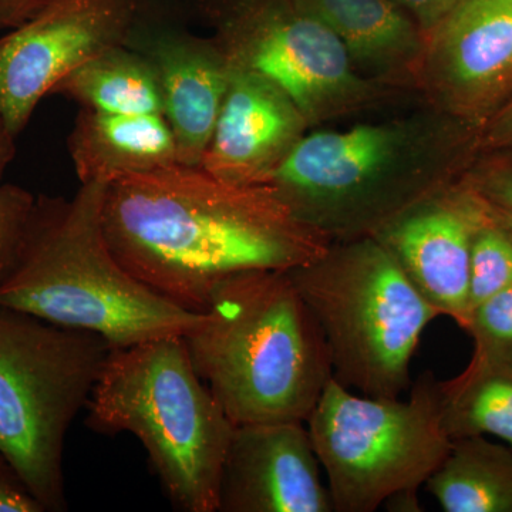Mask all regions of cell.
Returning a JSON list of instances; mask_svg holds the SVG:
<instances>
[{"label":"cell","instance_id":"obj_12","mask_svg":"<svg viewBox=\"0 0 512 512\" xmlns=\"http://www.w3.org/2000/svg\"><path fill=\"white\" fill-rule=\"evenodd\" d=\"M493 207L463 177L397 215L373 235L440 316L463 326L471 247Z\"/></svg>","mask_w":512,"mask_h":512},{"label":"cell","instance_id":"obj_24","mask_svg":"<svg viewBox=\"0 0 512 512\" xmlns=\"http://www.w3.org/2000/svg\"><path fill=\"white\" fill-rule=\"evenodd\" d=\"M463 178L491 207L512 214V146L481 150Z\"/></svg>","mask_w":512,"mask_h":512},{"label":"cell","instance_id":"obj_20","mask_svg":"<svg viewBox=\"0 0 512 512\" xmlns=\"http://www.w3.org/2000/svg\"><path fill=\"white\" fill-rule=\"evenodd\" d=\"M440 389L451 440L494 436L512 448V366L473 357L460 375L440 380Z\"/></svg>","mask_w":512,"mask_h":512},{"label":"cell","instance_id":"obj_7","mask_svg":"<svg viewBox=\"0 0 512 512\" xmlns=\"http://www.w3.org/2000/svg\"><path fill=\"white\" fill-rule=\"evenodd\" d=\"M111 345L0 308V457L45 511L67 510L63 453Z\"/></svg>","mask_w":512,"mask_h":512},{"label":"cell","instance_id":"obj_29","mask_svg":"<svg viewBox=\"0 0 512 512\" xmlns=\"http://www.w3.org/2000/svg\"><path fill=\"white\" fill-rule=\"evenodd\" d=\"M493 211H494L495 220L500 222V224L503 225V227L505 229H507L508 234H510L512 237V214H511V212L497 210V208H493Z\"/></svg>","mask_w":512,"mask_h":512},{"label":"cell","instance_id":"obj_13","mask_svg":"<svg viewBox=\"0 0 512 512\" xmlns=\"http://www.w3.org/2000/svg\"><path fill=\"white\" fill-rule=\"evenodd\" d=\"M127 46L146 57L156 73L178 163L200 167L231 79L227 56L214 37L158 19L151 0L141 5Z\"/></svg>","mask_w":512,"mask_h":512},{"label":"cell","instance_id":"obj_10","mask_svg":"<svg viewBox=\"0 0 512 512\" xmlns=\"http://www.w3.org/2000/svg\"><path fill=\"white\" fill-rule=\"evenodd\" d=\"M144 0H49L0 39V119L13 136L57 83L111 47L127 45Z\"/></svg>","mask_w":512,"mask_h":512},{"label":"cell","instance_id":"obj_4","mask_svg":"<svg viewBox=\"0 0 512 512\" xmlns=\"http://www.w3.org/2000/svg\"><path fill=\"white\" fill-rule=\"evenodd\" d=\"M106 185L37 197L18 259L0 282V308L96 333L111 348L187 335L201 313L151 291L111 252L101 224Z\"/></svg>","mask_w":512,"mask_h":512},{"label":"cell","instance_id":"obj_22","mask_svg":"<svg viewBox=\"0 0 512 512\" xmlns=\"http://www.w3.org/2000/svg\"><path fill=\"white\" fill-rule=\"evenodd\" d=\"M16 138L0 119V282L18 259L37 201L36 195L25 188L2 183L6 168L16 156Z\"/></svg>","mask_w":512,"mask_h":512},{"label":"cell","instance_id":"obj_28","mask_svg":"<svg viewBox=\"0 0 512 512\" xmlns=\"http://www.w3.org/2000/svg\"><path fill=\"white\" fill-rule=\"evenodd\" d=\"M49 0H0V30L19 28Z\"/></svg>","mask_w":512,"mask_h":512},{"label":"cell","instance_id":"obj_14","mask_svg":"<svg viewBox=\"0 0 512 512\" xmlns=\"http://www.w3.org/2000/svg\"><path fill=\"white\" fill-rule=\"evenodd\" d=\"M218 512H333L306 423L235 426L221 471Z\"/></svg>","mask_w":512,"mask_h":512},{"label":"cell","instance_id":"obj_6","mask_svg":"<svg viewBox=\"0 0 512 512\" xmlns=\"http://www.w3.org/2000/svg\"><path fill=\"white\" fill-rule=\"evenodd\" d=\"M318 320L333 379L375 399H399L421 335L440 313L373 237L332 242L288 271Z\"/></svg>","mask_w":512,"mask_h":512},{"label":"cell","instance_id":"obj_1","mask_svg":"<svg viewBox=\"0 0 512 512\" xmlns=\"http://www.w3.org/2000/svg\"><path fill=\"white\" fill-rule=\"evenodd\" d=\"M101 224L134 278L197 313L232 276L291 271L332 244L293 217L269 185L227 183L180 163L107 184Z\"/></svg>","mask_w":512,"mask_h":512},{"label":"cell","instance_id":"obj_21","mask_svg":"<svg viewBox=\"0 0 512 512\" xmlns=\"http://www.w3.org/2000/svg\"><path fill=\"white\" fill-rule=\"evenodd\" d=\"M512 286V237L494 217L478 229L471 247L468 313Z\"/></svg>","mask_w":512,"mask_h":512},{"label":"cell","instance_id":"obj_2","mask_svg":"<svg viewBox=\"0 0 512 512\" xmlns=\"http://www.w3.org/2000/svg\"><path fill=\"white\" fill-rule=\"evenodd\" d=\"M481 130L424 103L394 119L308 131L265 185L330 242L373 237L463 177Z\"/></svg>","mask_w":512,"mask_h":512},{"label":"cell","instance_id":"obj_23","mask_svg":"<svg viewBox=\"0 0 512 512\" xmlns=\"http://www.w3.org/2000/svg\"><path fill=\"white\" fill-rule=\"evenodd\" d=\"M461 328L473 338V357L512 366V286L476 306Z\"/></svg>","mask_w":512,"mask_h":512},{"label":"cell","instance_id":"obj_19","mask_svg":"<svg viewBox=\"0 0 512 512\" xmlns=\"http://www.w3.org/2000/svg\"><path fill=\"white\" fill-rule=\"evenodd\" d=\"M52 94L82 109L111 114H163V100L150 62L127 45L111 47L57 83Z\"/></svg>","mask_w":512,"mask_h":512},{"label":"cell","instance_id":"obj_15","mask_svg":"<svg viewBox=\"0 0 512 512\" xmlns=\"http://www.w3.org/2000/svg\"><path fill=\"white\" fill-rule=\"evenodd\" d=\"M309 130L305 114L281 86L232 67L200 167L227 183L264 185Z\"/></svg>","mask_w":512,"mask_h":512},{"label":"cell","instance_id":"obj_5","mask_svg":"<svg viewBox=\"0 0 512 512\" xmlns=\"http://www.w3.org/2000/svg\"><path fill=\"white\" fill-rule=\"evenodd\" d=\"M97 433H130L175 510L218 512L235 424L192 365L184 336L113 348L86 406Z\"/></svg>","mask_w":512,"mask_h":512},{"label":"cell","instance_id":"obj_8","mask_svg":"<svg viewBox=\"0 0 512 512\" xmlns=\"http://www.w3.org/2000/svg\"><path fill=\"white\" fill-rule=\"evenodd\" d=\"M306 427L333 512H373L387 501L416 511L417 490L453 444L433 372L417 379L407 400L362 396L332 377Z\"/></svg>","mask_w":512,"mask_h":512},{"label":"cell","instance_id":"obj_3","mask_svg":"<svg viewBox=\"0 0 512 512\" xmlns=\"http://www.w3.org/2000/svg\"><path fill=\"white\" fill-rule=\"evenodd\" d=\"M184 339L235 426L306 423L333 377L325 336L288 271L222 282Z\"/></svg>","mask_w":512,"mask_h":512},{"label":"cell","instance_id":"obj_17","mask_svg":"<svg viewBox=\"0 0 512 512\" xmlns=\"http://www.w3.org/2000/svg\"><path fill=\"white\" fill-rule=\"evenodd\" d=\"M67 148L80 184H109L178 163L174 134L163 114L82 109Z\"/></svg>","mask_w":512,"mask_h":512},{"label":"cell","instance_id":"obj_18","mask_svg":"<svg viewBox=\"0 0 512 512\" xmlns=\"http://www.w3.org/2000/svg\"><path fill=\"white\" fill-rule=\"evenodd\" d=\"M426 485L446 512H512V448L485 436L453 440Z\"/></svg>","mask_w":512,"mask_h":512},{"label":"cell","instance_id":"obj_26","mask_svg":"<svg viewBox=\"0 0 512 512\" xmlns=\"http://www.w3.org/2000/svg\"><path fill=\"white\" fill-rule=\"evenodd\" d=\"M0 512L46 511L18 480L0 477Z\"/></svg>","mask_w":512,"mask_h":512},{"label":"cell","instance_id":"obj_9","mask_svg":"<svg viewBox=\"0 0 512 512\" xmlns=\"http://www.w3.org/2000/svg\"><path fill=\"white\" fill-rule=\"evenodd\" d=\"M234 69L281 86L311 128L400 99L363 79L335 35L296 0H181Z\"/></svg>","mask_w":512,"mask_h":512},{"label":"cell","instance_id":"obj_25","mask_svg":"<svg viewBox=\"0 0 512 512\" xmlns=\"http://www.w3.org/2000/svg\"><path fill=\"white\" fill-rule=\"evenodd\" d=\"M416 22L424 36H429L446 18L458 0H393Z\"/></svg>","mask_w":512,"mask_h":512},{"label":"cell","instance_id":"obj_30","mask_svg":"<svg viewBox=\"0 0 512 512\" xmlns=\"http://www.w3.org/2000/svg\"><path fill=\"white\" fill-rule=\"evenodd\" d=\"M0 477L12 478V480H18V478H16L15 474L12 473V470H10L8 464H6L5 461H3L2 457H0ZM19 483H20V481H19Z\"/></svg>","mask_w":512,"mask_h":512},{"label":"cell","instance_id":"obj_16","mask_svg":"<svg viewBox=\"0 0 512 512\" xmlns=\"http://www.w3.org/2000/svg\"><path fill=\"white\" fill-rule=\"evenodd\" d=\"M335 35L363 79L417 93L426 36L393 0H296Z\"/></svg>","mask_w":512,"mask_h":512},{"label":"cell","instance_id":"obj_11","mask_svg":"<svg viewBox=\"0 0 512 512\" xmlns=\"http://www.w3.org/2000/svg\"><path fill=\"white\" fill-rule=\"evenodd\" d=\"M424 103L483 128L512 101V0H458L426 37Z\"/></svg>","mask_w":512,"mask_h":512},{"label":"cell","instance_id":"obj_27","mask_svg":"<svg viewBox=\"0 0 512 512\" xmlns=\"http://www.w3.org/2000/svg\"><path fill=\"white\" fill-rule=\"evenodd\" d=\"M512 146V101L481 130V150Z\"/></svg>","mask_w":512,"mask_h":512}]
</instances>
